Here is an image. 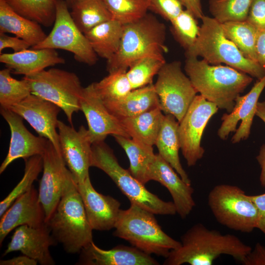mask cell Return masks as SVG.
<instances>
[{
	"label": "cell",
	"instance_id": "5b68a950",
	"mask_svg": "<svg viewBox=\"0 0 265 265\" xmlns=\"http://www.w3.org/2000/svg\"><path fill=\"white\" fill-rule=\"evenodd\" d=\"M197 38L186 51L187 57H202L212 65L224 63L260 80L265 70L257 62L246 58L237 46L224 35L221 24L214 18L204 15L201 19Z\"/></svg>",
	"mask_w": 265,
	"mask_h": 265
},
{
	"label": "cell",
	"instance_id": "ba28073f",
	"mask_svg": "<svg viewBox=\"0 0 265 265\" xmlns=\"http://www.w3.org/2000/svg\"><path fill=\"white\" fill-rule=\"evenodd\" d=\"M208 204L217 221L229 229L248 233L257 228V207L250 195L238 186H214L209 193Z\"/></svg>",
	"mask_w": 265,
	"mask_h": 265
},
{
	"label": "cell",
	"instance_id": "277c9868",
	"mask_svg": "<svg viewBox=\"0 0 265 265\" xmlns=\"http://www.w3.org/2000/svg\"><path fill=\"white\" fill-rule=\"evenodd\" d=\"M155 215L131 203L128 209L120 210L113 235L147 254L165 258L171 250L180 246L181 242L162 230Z\"/></svg>",
	"mask_w": 265,
	"mask_h": 265
},
{
	"label": "cell",
	"instance_id": "7a4b0ae2",
	"mask_svg": "<svg viewBox=\"0 0 265 265\" xmlns=\"http://www.w3.org/2000/svg\"><path fill=\"white\" fill-rule=\"evenodd\" d=\"M184 69L197 92L227 113L253 80L250 75L230 66L211 65L196 57H186Z\"/></svg>",
	"mask_w": 265,
	"mask_h": 265
},
{
	"label": "cell",
	"instance_id": "52a82bcc",
	"mask_svg": "<svg viewBox=\"0 0 265 265\" xmlns=\"http://www.w3.org/2000/svg\"><path fill=\"white\" fill-rule=\"evenodd\" d=\"M91 167H97L106 174L131 203L155 214L173 215L177 213L173 202L164 201L148 190L129 170L120 165L112 150L105 141L92 144Z\"/></svg>",
	"mask_w": 265,
	"mask_h": 265
},
{
	"label": "cell",
	"instance_id": "2e32d148",
	"mask_svg": "<svg viewBox=\"0 0 265 265\" xmlns=\"http://www.w3.org/2000/svg\"><path fill=\"white\" fill-rule=\"evenodd\" d=\"M80 110L86 119L87 130L93 143L105 141L109 134L130 137L120 119L106 107L96 92L93 83L83 89Z\"/></svg>",
	"mask_w": 265,
	"mask_h": 265
},
{
	"label": "cell",
	"instance_id": "44dd1931",
	"mask_svg": "<svg viewBox=\"0 0 265 265\" xmlns=\"http://www.w3.org/2000/svg\"><path fill=\"white\" fill-rule=\"evenodd\" d=\"M149 181L159 183L169 191L175 206L177 213L186 218L195 206L193 198L194 189L191 185L186 183L174 169L159 154L150 165Z\"/></svg>",
	"mask_w": 265,
	"mask_h": 265
},
{
	"label": "cell",
	"instance_id": "d6a6232c",
	"mask_svg": "<svg viewBox=\"0 0 265 265\" xmlns=\"http://www.w3.org/2000/svg\"><path fill=\"white\" fill-rule=\"evenodd\" d=\"M21 15L45 26L54 22L56 0H4Z\"/></svg>",
	"mask_w": 265,
	"mask_h": 265
},
{
	"label": "cell",
	"instance_id": "7dc6e473",
	"mask_svg": "<svg viewBox=\"0 0 265 265\" xmlns=\"http://www.w3.org/2000/svg\"><path fill=\"white\" fill-rule=\"evenodd\" d=\"M186 9L189 11L196 19H200L204 15L201 0H180Z\"/></svg>",
	"mask_w": 265,
	"mask_h": 265
},
{
	"label": "cell",
	"instance_id": "9c48e42d",
	"mask_svg": "<svg viewBox=\"0 0 265 265\" xmlns=\"http://www.w3.org/2000/svg\"><path fill=\"white\" fill-rule=\"evenodd\" d=\"M28 83L31 94L58 106L73 125V115L80 110L83 87L73 72L58 68L43 70L23 78Z\"/></svg>",
	"mask_w": 265,
	"mask_h": 265
},
{
	"label": "cell",
	"instance_id": "9a60e30c",
	"mask_svg": "<svg viewBox=\"0 0 265 265\" xmlns=\"http://www.w3.org/2000/svg\"><path fill=\"white\" fill-rule=\"evenodd\" d=\"M42 157L43 174L39 183L38 197L44 210L46 223L60 200L68 168L61 153L49 140Z\"/></svg>",
	"mask_w": 265,
	"mask_h": 265
},
{
	"label": "cell",
	"instance_id": "603a6c76",
	"mask_svg": "<svg viewBox=\"0 0 265 265\" xmlns=\"http://www.w3.org/2000/svg\"><path fill=\"white\" fill-rule=\"evenodd\" d=\"M83 265H159L150 255L133 246L119 245L104 250L93 241L80 252L77 263Z\"/></svg>",
	"mask_w": 265,
	"mask_h": 265
},
{
	"label": "cell",
	"instance_id": "f907efd6",
	"mask_svg": "<svg viewBox=\"0 0 265 265\" xmlns=\"http://www.w3.org/2000/svg\"><path fill=\"white\" fill-rule=\"evenodd\" d=\"M255 115L265 124V101L258 103Z\"/></svg>",
	"mask_w": 265,
	"mask_h": 265
},
{
	"label": "cell",
	"instance_id": "f6af8a7d",
	"mask_svg": "<svg viewBox=\"0 0 265 265\" xmlns=\"http://www.w3.org/2000/svg\"><path fill=\"white\" fill-rule=\"evenodd\" d=\"M255 204L259 213L257 228L265 235V193L257 195H250Z\"/></svg>",
	"mask_w": 265,
	"mask_h": 265
},
{
	"label": "cell",
	"instance_id": "e0dca14e",
	"mask_svg": "<svg viewBox=\"0 0 265 265\" xmlns=\"http://www.w3.org/2000/svg\"><path fill=\"white\" fill-rule=\"evenodd\" d=\"M10 110L26 120L39 136L49 140L60 152L57 116L60 108L53 103L31 94Z\"/></svg>",
	"mask_w": 265,
	"mask_h": 265
},
{
	"label": "cell",
	"instance_id": "c3c4849f",
	"mask_svg": "<svg viewBox=\"0 0 265 265\" xmlns=\"http://www.w3.org/2000/svg\"><path fill=\"white\" fill-rule=\"evenodd\" d=\"M38 262L25 255L8 260H1L0 265H36Z\"/></svg>",
	"mask_w": 265,
	"mask_h": 265
},
{
	"label": "cell",
	"instance_id": "d4e9b609",
	"mask_svg": "<svg viewBox=\"0 0 265 265\" xmlns=\"http://www.w3.org/2000/svg\"><path fill=\"white\" fill-rule=\"evenodd\" d=\"M179 124L174 116L164 114L155 145L158 150V154L170 164L184 181L191 185V181L183 168L179 158Z\"/></svg>",
	"mask_w": 265,
	"mask_h": 265
},
{
	"label": "cell",
	"instance_id": "681fc988",
	"mask_svg": "<svg viewBox=\"0 0 265 265\" xmlns=\"http://www.w3.org/2000/svg\"><path fill=\"white\" fill-rule=\"evenodd\" d=\"M256 159L261 168L260 182L262 186H265V144L261 146Z\"/></svg>",
	"mask_w": 265,
	"mask_h": 265
},
{
	"label": "cell",
	"instance_id": "7402d4cb",
	"mask_svg": "<svg viewBox=\"0 0 265 265\" xmlns=\"http://www.w3.org/2000/svg\"><path fill=\"white\" fill-rule=\"evenodd\" d=\"M0 218V246L7 236L20 226L39 227L46 223L44 210L34 186L17 198Z\"/></svg>",
	"mask_w": 265,
	"mask_h": 265
},
{
	"label": "cell",
	"instance_id": "7c38bea8",
	"mask_svg": "<svg viewBox=\"0 0 265 265\" xmlns=\"http://www.w3.org/2000/svg\"><path fill=\"white\" fill-rule=\"evenodd\" d=\"M218 110L215 104L201 95H196L179 122L180 149L188 166L195 165L203 157L202 136L209 121Z\"/></svg>",
	"mask_w": 265,
	"mask_h": 265
},
{
	"label": "cell",
	"instance_id": "836d02e7",
	"mask_svg": "<svg viewBox=\"0 0 265 265\" xmlns=\"http://www.w3.org/2000/svg\"><path fill=\"white\" fill-rule=\"evenodd\" d=\"M165 63L161 53L150 54L134 61L126 72L132 90L152 83L154 76Z\"/></svg>",
	"mask_w": 265,
	"mask_h": 265
},
{
	"label": "cell",
	"instance_id": "3957f363",
	"mask_svg": "<svg viewBox=\"0 0 265 265\" xmlns=\"http://www.w3.org/2000/svg\"><path fill=\"white\" fill-rule=\"evenodd\" d=\"M56 242L68 253L75 254L90 244L93 230L88 220L82 198L68 169L63 193L46 222Z\"/></svg>",
	"mask_w": 265,
	"mask_h": 265
},
{
	"label": "cell",
	"instance_id": "816d5d0a",
	"mask_svg": "<svg viewBox=\"0 0 265 265\" xmlns=\"http://www.w3.org/2000/svg\"><path fill=\"white\" fill-rule=\"evenodd\" d=\"M64 0L68 5V7H70L72 4H73L75 2L78 0Z\"/></svg>",
	"mask_w": 265,
	"mask_h": 265
},
{
	"label": "cell",
	"instance_id": "8d00e7d4",
	"mask_svg": "<svg viewBox=\"0 0 265 265\" xmlns=\"http://www.w3.org/2000/svg\"><path fill=\"white\" fill-rule=\"evenodd\" d=\"M24 174L21 180L0 203V217H1L15 200L28 191L33 186L43 170V158L41 155H36L25 159Z\"/></svg>",
	"mask_w": 265,
	"mask_h": 265
},
{
	"label": "cell",
	"instance_id": "cb8c5ba5",
	"mask_svg": "<svg viewBox=\"0 0 265 265\" xmlns=\"http://www.w3.org/2000/svg\"><path fill=\"white\" fill-rule=\"evenodd\" d=\"M0 62L12 73L24 76L39 72L65 61L55 50L52 49H26L13 53H1Z\"/></svg>",
	"mask_w": 265,
	"mask_h": 265
},
{
	"label": "cell",
	"instance_id": "8fae6325",
	"mask_svg": "<svg viewBox=\"0 0 265 265\" xmlns=\"http://www.w3.org/2000/svg\"><path fill=\"white\" fill-rule=\"evenodd\" d=\"M154 87L159 106L165 114L174 116L179 123L197 95L179 61L165 63L158 74Z\"/></svg>",
	"mask_w": 265,
	"mask_h": 265
},
{
	"label": "cell",
	"instance_id": "bcb514c9",
	"mask_svg": "<svg viewBox=\"0 0 265 265\" xmlns=\"http://www.w3.org/2000/svg\"><path fill=\"white\" fill-rule=\"evenodd\" d=\"M255 50L256 61L265 70V29L258 31Z\"/></svg>",
	"mask_w": 265,
	"mask_h": 265
},
{
	"label": "cell",
	"instance_id": "4316f807",
	"mask_svg": "<svg viewBox=\"0 0 265 265\" xmlns=\"http://www.w3.org/2000/svg\"><path fill=\"white\" fill-rule=\"evenodd\" d=\"M0 33H10L34 47L47 36L38 23L15 11L4 0H0Z\"/></svg>",
	"mask_w": 265,
	"mask_h": 265
},
{
	"label": "cell",
	"instance_id": "6da1fadb",
	"mask_svg": "<svg viewBox=\"0 0 265 265\" xmlns=\"http://www.w3.org/2000/svg\"><path fill=\"white\" fill-rule=\"evenodd\" d=\"M180 242V246L171 250L165 258L164 265H212L222 255L241 263L252 250L237 236L210 230L200 223L188 229Z\"/></svg>",
	"mask_w": 265,
	"mask_h": 265
},
{
	"label": "cell",
	"instance_id": "60d3db41",
	"mask_svg": "<svg viewBox=\"0 0 265 265\" xmlns=\"http://www.w3.org/2000/svg\"><path fill=\"white\" fill-rule=\"evenodd\" d=\"M149 10L171 22L184 10L180 0H148Z\"/></svg>",
	"mask_w": 265,
	"mask_h": 265
},
{
	"label": "cell",
	"instance_id": "ffe728a7",
	"mask_svg": "<svg viewBox=\"0 0 265 265\" xmlns=\"http://www.w3.org/2000/svg\"><path fill=\"white\" fill-rule=\"evenodd\" d=\"M76 185L92 229L103 231L114 228L121 210L120 202L111 196L97 191L89 176Z\"/></svg>",
	"mask_w": 265,
	"mask_h": 265
},
{
	"label": "cell",
	"instance_id": "d590c367",
	"mask_svg": "<svg viewBox=\"0 0 265 265\" xmlns=\"http://www.w3.org/2000/svg\"><path fill=\"white\" fill-rule=\"evenodd\" d=\"M10 69L6 68L0 71V108L10 109L31 94L27 81L23 78H13Z\"/></svg>",
	"mask_w": 265,
	"mask_h": 265
},
{
	"label": "cell",
	"instance_id": "5bb4252c",
	"mask_svg": "<svg viewBox=\"0 0 265 265\" xmlns=\"http://www.w3.org/2000/svg\"><path fill=\"white\" fill-rule=\"evenodd\" d=\"M265 88V76L258 80L246 94L236 98L232 111L224 114L221 118L222 123L217 131L220 138L226 139L230 133L234 132L231 139L233 143L248 138L258 100Z\"/></svg>",
	"mask_w": 265,
	"mask_h": 265
},
{
	"label": "cell",
	"instance_id": "ee69618b",
	"mask_svg": "<svg viewBox=\"0 0 265 265\" xmlns=\"http://www.w3.org/2000/svg\"><path fill=\"white\" fill-rule=\"evenodd\" d=\"M243 265H265V247L257 243L241 263Z\"/></svg>",
	"mask_w": 265,
	"mask_h": 265
},
{
	"label": "cell",
	"instance_id": "74e56055",
	"mask_svg": "<svg viewBox=\"0 0 265 265\" xmlns=\"http://www.w3.org/2000/svg\"><path fill=\"white\" fill-rule=\"evenodd\" d=\"M253 0H210L212 18L220 24L246 21Z\"/></svg>",
	"mask_w": 265,
	"mask_h": 265
},
{
	"label": "cell",
	"instance_id": "b9f144b4",
	"mask_svg": "<svg viewBox=\"0 0 265 265\" xmlns=\"http://www.w3.org/2000/svg\"><path fill=\"white\" fill-rule=\"evenodd\" d=\"M246 21L259 29H265V0H253Z\"/></svg>",
	"mask_w": 265,
	"mask_h": 265
},
{
	"label": "cell",
	"instance_id": "ab89813d",
	"mask_svg": "<svg viewBox=\"0 0 265 265\" xmlns=\"http://www.w3.org/2000/svg\"><path fill=\"white\" fill-rule=\"evenodd\" d=\"M196 19L185 9L170 22L172 33L186 51L194 45L199 34L200 27Z\"/></svg>",
	"mask_w": 265,
	"mask_h": 265
},
{
	"label": "cell",
	"instance_id": "4dcf8cb0",
	"mask_svg": "<svg viewBox=\"0 0 265 265\" xmlns=\"http://www.w3.org/2000/svg\"><path fill=\"white\" fill-rule=\"evenodd\" d=\"M70 7L74 22L84 34L97 25L112 19L103 0H78Z\"/></svg>",
	"mask_w": 265,
	"mask_h": 265
},
{
	"label": "cell",
	"instance_id": "484cf974",
	"mask_svg": "<svg viewBox=\"0 0 265 265\" xmlns=\"http://www.w3.org/2000/svg\"><path fill=\"white\" fill-rule=\"evenodd\" d=\"M104 104L111 114L121 119L136 116L157 107L159 102L152 83L132 90L122 99Z\"/></svg>",
	"mask_w": 265,
	"mask_h": 265
},
{
	"label": "cell",
	"instance_id": "f35d334b",
	"mask_svg": "<svg viewBox=\"0 0 265 265\" xmlns=\"http://www.w3.org/2000/svg\"><path fill=\"white\" fill-rule=\"evenodd\" d=\"M112 19L123 25L133 23L144 17L149 10L148 0H103Z\"/></svg>",
	"mask_w": 265,
	"mask_h": 265
},
{
	"label": "cell",
	"instance_id": "83f0119b",
	"mask_svg": "<svg viewBox=\"0 0 265 265\" xmlns=\"http://www.w3.org/2000/svg\"><path fill=\"white\" fill-rule=\"evenodd\" d=\"M164 116L158 106L138 115L119 119L131 138L143 145L153 147Z\"/></svg>",
	"mask_w": 265,
	"mask_h": 265
},
{
	"label": "cell",
	"instance_id": "f1b7e54d",
	"mask_svg": "<svg viewBox=\"0 0 265 265\" xmlns=\"http://www.w3.org/2000/svg\"><path fill=\"white\" fill-rule=\"evenodd\" d=\"M123 26L111 19L94 27L84 34L96 54L108 60L119 49Z\"/></svg>",
	"mask_w": 265,
	"mask_h": 265
},
{
	"label": "cell",
	"instance_id": "1f68e13d",
	"mask_svg": "<svg viewBox=\"0 0 265 265\" xmlns=\"http://www.w3.org/2000/svg\"><path fill=\"white\" fill-rule=\"evenodd\" d=\"M224 35L247 58L256 62V43L259 31L247 21L221 24Z\"/></svg>",
	"mask_w": 265,
	"mask_h": 265
},
{
	"label": "cell",
	"instance_id": "7bdbcfd3",
	"mask_svg": "<svg viewBox=\"0 0 265 265\" xmlns=\"http://www.w3.org/2000/svg\"><path fill=\"white\" fill-rule=\"evenodd\" d=\"M31 45L26 41L17 36L11 37L5 33H0V53L6 48H11L14 52L28 49Z\"/></svg>",
	"mask_w": 265,
	"mask_h": 265
},
{
	"label": "cell",
	"instance_id": "8992f818",
	"mask_svg": "<svg viewBox=\"0 0 265 265\" xmlns=\"http://www.w3.org/2000/svg\"><path fill=\"white\" fill-rule=\"evenodd\" d=\"M165 26L154 15L147 13L140 19L123 26L119 49L107 60L109 73L127 71L134 61L145 55L167 52Z\"/></svg>",
	"mask_w": 265,
	"mask_h": 265
},
{
	"label": "cell",
	"instance_id": "ac0fdd59",
	"mask_svg": "<svg viewBox=\"0 0 265 265\" xmlns=\"http://www.w3.org/2000/svg\"><path fill=\"white\" fill-rule=\"evenodd\" d=\"M56 242L47 223L39 227L21 225L15 229L2 256L20 251L40 265H53L49 248Z\"/></svg>",
	"mask_w": 265,
	"mask_h": 265
},
{
	"label": "cell",
	"instance_id": "e575fe53",
	"mask_svg": "<svg viewBox=\"0 0 265 265\" xmlns=\"http://www.w3.org/2000/svg\"><path fill=\"white\" fill-rule=\"evenodd\" d=\"M126 72H112L99 81L93 83L96 92L104 103L122 99L132 90Z\"/></svg>",
	"mask_w": 265,
	"mask_h": 265
},
{
	"label": "cell",
	"instance_id": "d6986e66",
	"mask_svg": "<svg viewBox=\"0 0 265 265\" xmlns=\"http://www.w3.org/2000/svg\"><path fill=\"white\" fill-rule=\"evenodd\" d=\"M0 113L8 124L11 132L8 153L0 166V174H2L17 159L25 160L32 156H42L48 140L31 133L25 126L23 118L13 111L0 108Z\"/></svg>",
	"mask_w": 265,
	"mask_h": 265
},
{
	"label": "cell",
	"instance_id": "f546056e",
	"mask_svg": "<svg viewBox=\"0 0 265 265\" xmlns=\"http://www.w3.org/2000/svg\"><path fill=\"white\" fill-rule=\"evenodd\" d=\"M125 151L130 161L128 169L132 175L144 185L149 182V171L156 154L153 147L140 144L130 137L113 135Z\"/></svg>",
	"mask_w": 265,
	"mask_h": 265
},
{
	"label": "cell",
	"instance_id": "30bf717a",
	"mask_svg": "<svg viewBox=\"0 0 265 265\" xmlns=\"http://www.w3.org/2000/svg\"><path fill=\"white\" fill-rule=\"evenodd\" d=\"M68 8L64 0H56L55 19L52 31L32 49L65 50L73 53L77 61L93 65L98 60V55L85 34L75 24Z\"/></svg>",
	"mask_w": 265,
	"mask_h": 265
},
{
	"label": "cell",
	"instance_id": "4fadbf2b",
	"mask_svg": "<svg viewBox=\"0 0 265 265\" xmlns=\"http://www.w3.org/2000/svg\"><path fill=\"white\" fill-rule=\"evenodd\" d=\"M60 149L68 168L76 184L89 176L93 142L88 130L81 126L78 131L73 126L58 120Z\"/></svg>",
	"mask_w": 265,
	"mask_h": 265
}]
</instances>
